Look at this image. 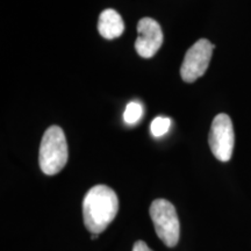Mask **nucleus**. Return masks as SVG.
<instances>
[{
	"label": "nucleus",
	"mask_w": 251,
	"mask_h": 251,
	"mask_svg": "<svg viewBox=\"0 0 251 251\" xmlns=\"http://www.w3.org/2000/svg\"><path fill=\"white\" fill-rule=\"evenodd\" d=\"M143 115V106L139 101H130L126 106L124 120L127 125H136Z\"/></svg>",
	"instance_id": "8"
},
{
	"label": "nucleus",
	"mask_w": 251,
	"mask_h": 251,
	"mask_svg": "<svg viewBox=\"0 0 251 251\" xmlns=\"http://www.w3.org/2000/svg\"><path fill=\"white\" fill-rule=\"evenodd\" d=\"M208 143L213 155L220 162L230 161L233 155L235 134L229 115L221 113L214 118L209 130Z\"/></svg>",
	"instance_id": "4"
},
{
	"label": "nucleus",
	"mask_w": 251,
	"mask_h": 251,
	"mask_svg": "<svg viewBox=\"0 0 251 251\" xmlns=\"http://www.w3.org/2000/svg\"><path fill=\"white\" fill-rule=\"evenodd\" d=\"M150 216L157 236L166 247H175L179 241L180 226L175 206L165 199H157L150 206Z\"/></svg>",
	"instance_id": "3"
},
{
	"label": "nucleus",
	"mask_w": 251,
	"mask_h": 251,
	"mask_svg": "<svg viewBox=\"0 0 251 251\" xmlns=\"http://www.w3.org/2000/svg\"><path fill=\"white\" fill-rule=\"evenodd\" d=\"M215 46L208 40L197 41L187 50L183 64L180 67V76L186 83H193L205 75L211 62Z\"/></svg>",
	"instance_id": "5"
},
{
	"label": "nucleus",
	"mask_w": 251,
	"mask_h": 251,
	"mask_svg": "<svg viewBox=\"0 0 251 251\" xmlns=\"http://www.w3.org/2000/svg\"><path fill=\"white\" fill-rule=\"evenodd\" d=\"M69 151L64 131L58 126L46 130L40 146L39 163L43 174L54 176L63 170L68 162Z\"/></svg>",
	"instance_id": "2"
},
{
	"label": "nucleus",
	"mask_w": 251,
	"mask_h": 251,
	"mask_svg": "<svg viewBox=\"0 0 251 251\" xmlns=\"http://www.w3.org/2000/svg\"><path fill=\"white\" fill-rule=\"evenodd\" d=\"M171 120L166 117H157L155 120L151 122L150 130L155 137H161L170 130Z\"/></svg>",
	"instance_id": "9"
},
{
	"label": "nucleus",
	"mask_w": 251,
	"mask_h": 251,
	"mask_svg": "<svg viewBox=\"0 0 251 251\" xmlns=\"http://www.w3.org/2000/svg\"><path fill=\"white\" fill-rule=\"evenodd\" d=\"M133 251H152L150 248L147 246V243H144L143 241H137L136 243L134 244Z\"/></svg>",
	"instance_id": "10"
},
{
	"label": "nucleus",
	"mask_w": 251,
	"mask_h": 251,
	"mask_svg": "<svg viewBox=\"0 0 251 251\" xmlns=\"http://www.w3.org/2000/svg\"><path fill=\"white\" fill-rule=\"evenodd\" d=\"M98 30L103 39L114 40L122 35L125 30V23L115 9L107 8L100 14Z\"/></svg>",
	"instance_id": "7"
},
{
	"label": "nucleus",
	"mask_w": 251,
	"mask_h": 251,
	"mask_svg": "<svg viewBox=\"0 0 251 251\" xmlns=\"http://www.w3.org/2000/svg\"><path fill=\"white\" fill-rule=\"evenodd\" d=\"M118 211L117 193L106 185L93 186L83 200L84 224L91 234L102 233L115 219Z\"/></svg>",
	"instance_id": "1"
},
{
	"label": "nucleus",
	"mask_w": 251,
	"mask_h": 251,
	"mask_svg": "<svg viewBox=\"0 0 251 251\" xmlns=\"http://www.w3.org/2000/svg\"><path fill=\"white\" fill-rule=\"evenodd\" d=\"M137 33L139 36L135 42V50L141 57L151 58L164 40L161 26L151 18H143L137 24Z\"/></svg>",
	"instance_id": "6"
}]
</instances>
